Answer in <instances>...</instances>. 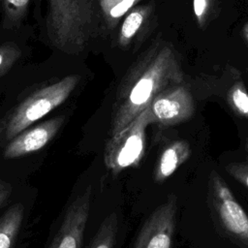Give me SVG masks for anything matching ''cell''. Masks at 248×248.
I'll list each match as a JSON object with an SVG mask.
<instances>
[{
    "instance_id": "obj_1",
    "label": "cell",
    "mask_w": 248,
    "mask_h": 248,
    "mask_svg": "<svg viewBox=\"0 0 248 248\" xmlns=\"http://www.w3.org/2000/svg\"><path fill=\"white\" fill-rule=\"evenodd\" d=\"M182 80V69L171 47L165 46L150 53L121 90L112 114L109 136L122 131L160 93Z\"/></svg>"
},
{
    "instance_id": "obj_2",
    "label": "cell",
    "mask_w": 248,
    "mask_h": 248,
    "mask_svg": "<svg viewBox=\"0 0 248 248\" xmlns=\"http://www.w3.org/2000/svg\"><path fill=\"white\" fill-rule=\"evenodd\" d=\"M97 21L95 0H48L47 37L61 51H82L95 35Z\"/></svg>"
},
{
    "instance_id": "obj_3",
    "label": "cell",
    "mask_w": 248,
    "mask_h": 248,
    "mask_svg": "<svg viewBox=\"0 0 248 248\" xmlns=\"http://www.w3.org/2000/svg\"><path fill=\"white\" fill-rule=\"evenodd\" d=\"M78 81V76L71 75L34 91L15 108L3 122L0 128L1 140L10 141L20 132L62 105L75 90Z\"/></svg>"
},
{
    "instance_id": "obj_4",
    "label": "cell",
    "mask_w": 248,
    "mask_h": 248,
    "mask_svg": "<svg viewBox=\"0 0 248 248\" xmlns=\"http://www.w3.org/2000/svg\"><path fill=\"white\" fill-rule=\"evenodd\" d=\"M153 123L148 108L119 133L109 136L104 152L107 169L114 175L136 168L141 162L146 141V129Z\"/></svg>"
},
{
    "instance_id": "obj_5",
    "label": "cell",
    "mask_w": 248,
    "mask_h": 248,
    "mask_svg": "<svg viewBox=\"0 0 248 248\" xmlns=\"http://www.w3.org/2000/svg\"><path fill=\"white\" fill-rule=\"evenodd\" d=\"M208 200L222 231L243 248H248V215L225 180L212 170L208 179Z\"/></svg>"
},
{
    "instance_id": "obj_6",
    "label": "cell",
    "mask_w": 248,
    "mask_h": 248,
    "mask_svg": "<svg viewBox=\"0 0 248 248\" xmlns=\"http://www.w3.org/2000/svg\"><path fill=\"white\" fill-rule=\"evenodd\" d=\"M176 211L177 197L170 194L144 222L134 248H171Z\"/></svg>"
},
{
    "instance_id": "obj_7",
    "label": "cell",
    "mask_w": 248,
    "mask_h": 248,
    "mask_svg": "<svg viewBox=\"0 0 248 248\" xmlns=\"http://www.w3.org/2000/svg\"><path fill=\"white\" fill-rule=\"evenodd\" d=\"M91 197L92 187L88 186L69 204L48 248H81L90 213Z\"/></svg>"
},
{
    "instance_id": "obj_8",
    "label": "cell",
    "mask_w": 248,
    "mask_h": 248,
    "mask_svg": "<svg viewBox=\"0 0 248 248\" xmlns=\"http://www.w3.org/2000/svg\"><path fill=\"white\" fill-rule=\"evenodd\" d=\"M153 122L173 126L187 121L195 111L191 92L183 85L171 86L160 93L148 107Z\"/></svg>"
},
{
    "instance_id": "obj_9",
    "label": "cell",
    "mask_w": 248,
    "mask_h": 248,
    "mask_svg": "<svg viewBox=\"0 0 248 248\" xmlns=\"http://www.w3.org/2000/svg\"><path fill=\"white\" fill-rule=\"evenodd\" d=\"M63 122V116H56L28 127L8 141L4 149V157L15 159L42 149L56 136Z\"/></svg>"
},
{
    "instance_id": "obj_10",
    "label": "cell",
    "mask_w": 248,
    "mask_h": 248,
    "mask_svg": "<svg viewBox=\"0 0 248 248\" xmlns=\"http://www.w3.org/2000/svg\"><path fill=\"white\" fill-rule=\"evenodd\" d=\"M191 147L185 140H173L161 152L153 172L156 183H163L171 176L191 156Z\"/></svg>"
},
{
    "instance_id": "obj_11",
    "label": "cell",
    "mask_w": 248,
    "mask_h": 248,
    "mask_svg": "<svg viewBox=\"0 0 248 248\" xmlns=\"http://www.w3.org/2000/svg\"><path fill=\"white\" fill-rule=\"evenodd\" d=\"M24 216V207L21 203L10 206L0 217V248H13Z\"/></svg>"
},
{
    "instance_id": "obj_12",
    "label": "cell",
    "mask_w": 248,
    "mask_h": 248,
    "mask_svg": "<svg viewBox=\"0 0 248 248\" xmlns=\"http://www.w3.org/2000/svg\"><path fill=\"white\" fill-rule=\"evenodd\" d=\"M150 13L149 6H140L132 9L124 18L119 34L118 43L120 46H127L141 28Z\"/></svg>"
},
{
    "instance_id": "obj_13",
    "label": "cell",
    "mask_w": 248,
    "mask_h": 248,
    "mask_svg": "<svg viewBox=\"0 0 248 248\" xmlns=\"http://www.w3.org/2000/svg\"><path fill=\"white\" fill-rule=\"evenodd\" d=\"M117 230L118 217L116 212L112 211L102 221L87 248H114Z\"/></svg>"
},
{
    "instance_id": "obj_14",
    "label": "cell",
    "mask_w": 248,
    "mask_h": 248,
    "mask_svg": "<svg viewBox=\"0 0 248 248\" xmlns=\"http://www.w3.org/2000/svg\"><path fill=\"white\" fill-rule=\"evenodd\" d=\"M3 10V26L6 28L19 25L28 11L30 0H1Z\"/></svg>"
},
{
    "instance_id": "obj_15",
    "label": "cell",
    "mask_w": 248,
    "mask_h": 248,
    "mask_svg": "<svg viewBox=\"0 0 248 248\" xmlns=\"http://www.w3.org/2000/svg\"><path fill=\"white\" fill-rule=\"evenodd\" d=\"M228 102L238 114L248 118V92L240 81H235L228 91Z\"/></svg>"
},
{
    "instance_id": "obj_16",
    "label": "cell",
    "mask_w": 248,
    "mask_h": 248,
    "mask_svg": "<svg viewBox=\"0 0 248 248\" xmlns=\"http://www.w3.org/2000/svg\"><path fill=\"white\" fill-rule=\"evenodd\" d=\"M21 56V49L15 43L9 42L0 46V76L5 74Z\"/></svg>"
},
{
    "instance_id": "obj_17",
    "label": "cell",
    "mask_w": 248,
    "mask_h": 248,
    "mask_svg": "<svg viewBox=\"0 0 248 248\" xmlns=\"http://www.w3.org/2000/svg\"><path fill=\"white\" fill-rule=\"evenodd\" d=\"M226 170L235 180L248 188V164L232 163L226 167Z\"/></svg>"
},
{
    "instance_id": "obj_18",
    "label": "cell",
    "mask_w": 248,
    "mask_h": 248,
    "mask_svg": "<svg viewBox=\"0 0 248 248\" xmlns=\"http://www.w3.org/2000/svg\"><path fill=\"white\" fill-rule=\"evenodd\" d=\"M209 7V0H193V11L198 23L203 26Z\"/></svg>"
},
{
    "instance_id": "obj_19",
    "label": "cell",
    "mask_w": 248,
    "mask_h": 248,
    "mask_svg": "<svg viewBox=\"0 0 248 248\" xmlns=\"http://www.w3.org/2000/svg\"><path fill=\"white\" fill-rule=\"evenodd\" d=\"M12 185L0 178V208L8 202L12 195Z\"/></svg>"
},
{
    "instance_id": "obj_20",
    "label": "cell",
    "mask_w": 248,
    "mask_h": 248,
    "mask_svg": "<svg viewBox=\"0 0 248 248\" xmlns=\"http://www.w3.org/2000/svg\"><path fill=\"white\" fill-rule=\"evenodd\" d=\"M123 0H99V9L102 16H104L113 6Z\"/></svg>"
},
{
    "instance_id": "obj_21",
    "label": "cell",
    "mask_w": 248,
    "mask_h": 248,
    "mask_svg": "<svg viewBox=\"0 0 248 248\" xmlns=\"http://www.w3.org/2000/svg\"><path fill=\"white\" fill-rule=\"evenodd\" d=\"M243 33H244L245 38H246L247 41H248V23L244 26V28H243Z\"/></svg>"
},
{
    "instance_id": "obj_22",
    "label": "cell",
    "mask_w": 248,
    "mask_h": 248,
    "mask_svg": "<svg viewBox=\"0 0 248 248\" xmlns=\"http://www.w3.org/2000/svg\"><path fill=\"white\" fill-rule=\"evenodd\" d=\"M246 149H247V150H248V142H247V143H246Z\"/></svg>"
},
{
    "instance_id": "obj_23",
    "label": "cell",
    "mask_w": 248,
    "mask_h": 248,
    "mask_svg": "<svg viewBox=\"0 0 248 248\" xmlns=\"http://www.w3.org/2000/svg\"><path fill=\"white\" fill-rule=\"evenodd\" d=\"M0 2H1V0H0Z\"/></svg>"
}]
</instances>
